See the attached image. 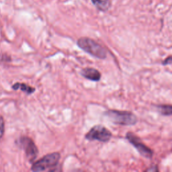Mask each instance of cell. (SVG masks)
I'll return each instance as SVG.
<instances>
[{
    "mask_svg": "<svg viewBox=\"0 0 172 172\" xmlns=\"http://www.w3.org/2000/svg\"><path fill=\"white\" fill-rule=\"evenodd\" d=\"M156 109L163 116H171L172 114V107L171 105H157Z\"/></svg>",
    "mask_w": 172,
    "mask_h": 172,
    "instance_id": "30bf717a",
    "label": "cell"
},
{
    "mask_svg": "<svg viewBox=\"0 0 172 172\" xmlns=\"http://www.w3.org/2000/svg\"><path fill=\"white\" fill-rule=\"evenodd\" d=\"M60 157V153L58 152L47 154L34 162L32 165L31 170L33 171H43L49 168L55 167L58 165Z\"/></svg>",
    "mask_w": 172,
    "mask_h": 172,
    "instance_id": "3957f363",
    "label": "cell"
},
{
    "mask_svg": "<svg viewBox=\"0 0 172 172\" xmlns=\"http://www.w3.org/2000/svg\"><path fill=\"white\" fill-rule=\"evenodd\" d=\"M77 44L81 49L96 58L104 59L107 57V51L98 43L88 37L78 39Z\"/></svg>",
    "mask_w": 172,
    "mask_h": 172,
    "instance_id": "6da1fadb",
    "label": "cell"
},
{
    "mask_svg": "<svg viewBox=\"0 0 172 172\" xmlns=\"http://www.w3.org/2000/svg\"><path fill=\"white\" fill-rule=\"evenodd\" d=\"M108 119L116 124L123 126H133L138 122L137 116L133 112L120 111L116 110H109L105 112Z\"/></svg>",
    "mask_w": 172,
    "mask_h": 172,
    "instance_id": "7a4b0ae2",
    "label": "cell"
},
{
    "mask_svg": "<svg viewBox=\"0 0 172 172\" xmlns=\"http://www.w3.org/2000/svg\"><path fill=\"white\" fill-rule=\"evenodd\" d=\"M5 131V122L2 117H0V138H2Z\"/></svg>",
    "mask_w": 172,
    "mask_h": 172,
    "instance_id": "8fae6325",
    "label": "cell"
},
{
    "mask_svg": "<svg viewBox=\"0 0 172 172\" xmlns=\"http://www.w3.org/2000/svg\"><path fill=\"white\" fill-rule=\"evenodd\" d=\"M171 56H169L166 59L163 61V65H171Z\"/></svg>",
    "mask_w": 172,
    "mask_h": 172,
    "instance_id": "7c38bea8",
    "label": "cell"
},
{
    "mask_svg": "<svg viewBox=\"0 0 172 172\" xmlns=\"http://www.w3.org/2000/svg\"><path fill=\"white\" fill-rule=\"evenodd\" d=\"M81 75L87 79L93 81H99L101 79V73L96 69L87 67L81 71Z\"/></svg>",
    "mask_w": 172,
    "mask_h": 172,
    "instance_id": "52a82bcc",
    "label": "cell"
},
{
    "mask_svg": "<svg viewBox=\"0 0 172 172\" xmlns=\"http://www.w3.org/2000/svg\"><path fill=\"white\" fill-rule=\"evenodd\" d=\"M12 88L14 90H18L20 89L22 92L26 93L27 94H31L34 93L35 91V88H32L31 86L28 85L24 83H16L12 86Z\"/></svg>",
    "mask_w": 172,
    "mask_h": 172,
    "instance_id": "9c48e42d",
    "label": "cell"
},
{
    "mask_svg": "<svg viewBox=\"0 0 172 172\" xmlns=\"http://www.w3.org/2000/svg\"><path fill=\"white\" fill-rule=\"evenodd\" d=\"M85 138L88 141H97L100 142H108L112 137V134L110 131L102 125H96L85 134Z\"/></svg>",
    "mask_w": 172,
    "mask_h": 172,
    "instance_id": "277c9868",
    "label": "cell"
},
{
    "mask_svg": "<svg viewBox=\"0 0 172 172\" xmlns=\"http://www.w3.org/2000/svg\"><path fill=\"white\" fill-rule=\"evenodd\" d=\"M92 2L97 10L102 11H106L111 6L110 0H92Z\"/></svg>",
    "mask_w": 172,
    "mask_h": 172,
    "instance_id": "ba28073f",
    "label": "cell"
},
{
    "mask_svg": "<svg viewBox=\"0 0 172 172\" xmlns=\"http://www.w3.org/2000/svg\"><path fill=\"white\" fill-rule=\"evenodd\" d=\"M126 138L128 141L132 144L136 149L138 151L142 156L147 159L152 158L153 155V151L149 147H147L141 141V139L139 138L136 134L133 133L129 132L126 133Z\"/></svg>",
    "mask_w": 172,
    "mask_h": 172,
    "instance_id": "5b68a950",
    "label": "cell"
},
{
    "mask_svg": "<svg viewBox=\"0 0 172 172\" xmlns=\"http://www.w3.org/2000/svg\"><path fill=\"white\" fill-rule=\"evenodd\" d=\"M20 145L24 150L28 160L34 161L38 154V148L34 141L28 137H22L20 138Z\"/></svg>",
    "mask_w": 172,
    "mask_h": 172,
    "instance_id": "8992f818",
    "label": "cell"
}]
</instances>
